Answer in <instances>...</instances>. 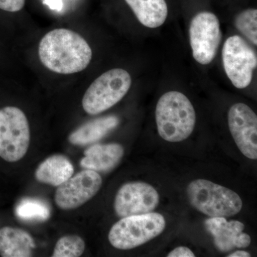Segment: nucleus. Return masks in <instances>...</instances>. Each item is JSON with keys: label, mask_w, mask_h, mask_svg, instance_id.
I'll return each instance as SVG.
<instances>
[{"label": "nucleus", "mask_w": 257, "mask_h": 257, "mask_svg": "<svg viewBox=\"0 0 257 257\" xmlns=\"http://www.w3.org/2000/svg\"><path fill=\"white\" fill-rule=\"evenodd\" d=\"M39 57L46 68L55 73L71 74L84 70L92 58L85 39L67 29H55L46 34L39 45Z\"/></svg>", "instance_id": "obj_1"}, {"label": "nucleus", "mask_w": 257, "mask_h": 257, "mask_svg": "<svg viewBox=\"0 0 257 257\" xmlns=\"http://www.w3.org/2000/svg\"><path fill=\"white\" fill-rule=\"evenodd\" d=\"M157 131L170 143H180L192 135L196 112L192 102L183 93L171 91L159 99L155 111Z\"/></svg>", "instance_id": "obj_2"}, {"label": "nucleus", "mask_w": 257, "mask_h": 257, "mask_svg": "<svg viewBox=\"0 0 257 257\" xmlns=\"http://www.w3.org/2000/svg\"><path fill=\"white\" fill-rule=\"evenodd\" d=\"M187 195L194 209L209 217H229L242 209V200L237 193L207 179L189 183Z\"/></svg>", "instance_id": "obj_3"}, {"label": "nucleus", "mask_w": 257, "mask_h": 257, "mask_svg": "<svg viewBox=\"0 0 257 257\" xmlns=\"http://www.w3.org/2000/svg\"><path fill=\"white\" fill-rule=\"evenodd\" d=\"M165 226V217L160 213L126 216L113 225L108 239L117 249H132L155 239Z\"/></svg>", "instance_id": "obj_4"}, {"label": "nucleus", "mask_w": 257, "mask_h": 257, "mask_svg": "<svg viewBox=\"0 0 257 257\" xmlns=\"http://www.w3.org/2000/svg\"><path fill=\"white\" fill-rule=\"evenodd\" d=\"M131 85V76L125 69H110L88 87L83 96V109L90 115L108 110L124 97Z\"/></svg>", "instance_id": "obj_5"}, {"label": "nucleus", "mask_w": 257, "mask_h": 257, "mask_svg": "<svg viewBox=\"0 0 257 257\" xmlns=\"http://www.w3.org/2000/svg\"><path fill=\"white\" fill-rule=\"evenodd\" d=\"M30 143V125L25 113L16 106L0 109V157L18 162L26 155Z\"/></svg>", "instance_id": "obj_6"}, {"label": "nucleus", "mask_w": 257, "mask_h": 257, "mask_svg": "<svg viewBox=\"0 0 257 257\" xmlns=\"http://www.w3.org/2000/svg\"><path fill=\"white\" fill-rule=\"evenodd\" d=\"M223 65L226 75L237 89L251 84L256 68V54L242 37L234 35L224 42L222 49Z\"/></svg>", "instance_id": "obj_7"}, {"label": "nucleus", "mask_w": 257, "mask_h": 257, "mask_svg": "<svg viewBox=\"0 0 257 257\" xmlns=\"http://www.w3.org/2000/svg\"><path fill=\"white\" fill-rule=\"evenodd\" d=\"M192 55L198 63L206 65L212 62L221 41L219 19L209 12H202L193 18L189 27Z\"/></svg>", "instance_id": "obj_8"}, {"label": "nucleus", "mask_w": 257, "mask_h": 257, "mask_svg": "<svg viewBox=\"0 0 257 257\" xmlns=\"http://www.w3.org/2000/svg\"><path fill=\"white\" fill-rule=\"evenodd\" d=\"M102 184V178L98 172L84 170L71 177L59 186L55 201L62 210L77 209L97 194Z\"/></svg>", "instance_id": "obj_9"}, {"label": "nucleus", "mask_w": 257, "mask_h": 257, "mask_svg": "<svg viewBox=\"0 0 257 257\" xmlns=\"http://www.w3.org/2000/svg\"><path fill=\"white\" fill-rule=\"evenodd\" d=\"M160 203V195L150 184L132 182L120 187L114 199V211L120 218L153 212Z\"/></svg>", "instance_id": "obj_10"}, {"label": "nucleus", "mask_w": 257, "mask_h": 257, "mask_svg": "<svg viewBox=\"0 0 257 257\" xmlns=\"http://www.w3.org/2000/svg\"><path fill=\"white\" fill-rule=\"evenodd\" d=\"M228 124L236 146L245 157L257 159V116L246 104L237 103L228 113Z\"/></svg>", "instance_id": "obj_11"}, {"label": "nucleus", "mask_w": 257, "mask_h": 257, "mask_svg": "<svg viewBox=\"0 0 257 257\" xmlns=\"http://www.w3.org/2000/svg\"><path fill=\"white\" fill-rule=\"evenodd\" d=\"M204 226L212 235L214 246L221 252H228L235 248H246L251 243V237L243 232L244 224L241 221L210 217L205 221Z\"/></svg>", "instance_id": "obj_12"}, {"label": "nucleus", "mask_w": 257, "mask_h": 257, "mask_svg": "<svg viewBox=\"0 0 257 257\" xmlns=\"http://www.w3.org/2000/svg\"><path fill=\"white\" fill-rule=\"evenodd\" d=\"M124 150L117 143L94 145L84 152L80 166L84 170L109 172L114 170L124 156Z\"/></svg>", "instance_id": "obj_13"}, {"label": "nucleus", "mask_w": 257, "mask_h": 257, "mask_svg": "<svg viewBox=\"0 0 257 257\" xmlns=\"http://www.w3.org/2000/svg\"><path fill=\"white\" fill-rule=\"evenodd\" d=\"M35 246V240L28 231L10 226L0 229V256H31Z\"/></svg>", "instance_id": "obj_14"}, {"label": "nucleus", "mask_w": 257, "mask_h": 257, "mask_svg": "<svg viewBox=\"0 0 257 257\" xmlns=\"http://www.w3.org/2000/svg\"><path fill=\"white\" fill-rule=\"evenodd\" d=\"M71 161L64 155H52L40 164L35 171V178L39 182L59 187L74 175Z\"/></svg>", "instance_id": "obj_15"}, {"label": "nucleus", "mask_w": 257, "mask_h": 257, "mask_svg": "<svg viewBox=\"0 0 257 257\" xmlns=\"http://www.w3.org/2000/svg\"><path fill=\"white\" fill-rule=\"evenodd\" d=\"M119 119L116 116H104L85 123L69 136L72 145L84 146L99 141L118 126Z\"/></svg>", "instance_id": "obj_16"}, {"label": "nucleus", "mask_w": 257, "mask_h": 257, "mask_svg": "<svg viewBox=\"0 0 257 257\" xmlns=\"http://www.w3.org/2000/svg\"><path fill=\"white\" fill-rule=\"evenodd\" d=\"M139 22L148 28L162 26L168 16L165 0H125Z\"/></svg>", "instance_id": "obj_17"}, {"label": "nucleus", "mask_w": 257, "mask_h": 257, "mask_svg": "<svg viewBox=\"0 0 257 257\" xmlns=\"http://www.w3.org/2000/svg\"><path fill=\"white\" fill-rule=\"evenodd\" d=\"M19 218L25 220L46 221L50 216V208L37 199H24L16 208Z\"/></svg>", "instance_id": "obj_18"}, {"label": "nucleus", "mask_w": 257, "mask_h": 257, "mask_svg": "<svg viewBox=\"0 0 257 257\" xmlns=\"http://www.w3.org/2000/svg\"><path fill=\"white\" fill-rule=\"evenodd\" d=\"M85 250V242L81 236L77 235H66L57 241L53 257H79L82 256Z\"/></svg>", "instance_id": "obj_19"}, {"label": "nucleus", "mask_w": 257, "mask_h": 257, "mask_svg": "<svg viewBox=\"0 0 257 257\" xmlns=\"http://www.w3.org/2000/svg\"><path fill=\"white\" fill-rule=\"evenodd\" d=\"M235 28L249 40L257 45V10L247 9L240 13L234 20Z\"/></svg>", "instance_id": "obj_20"}, {"label": "nucleus", "mask_w": 257, "mask_h": 257, "mask_svg": "<svg viewBox=\"0 0 257 257\" xmlns=\"http://www.w3.org/2000/svg\"><path fill=\"white\" fill-rule=\"evenodd\" d=\"M25 5V0H0V10L10 13L20 11Z\"/></svg>", "instance_id": "obj_21"}, {"label": "nucleus", "mask_w": 257, "mask_h": 257, "mask_svg": "<svg viewBox=\"0 0 257 257\" xmlns=\"http://www.w3.org/2000/svg\"><path fill=\"white\" fill-rule=\"evenodd\" d=\"M168 257H194V252L186 246H179V247L175 248V249L172 250L167 255Z\"/></svg>", "instance_id": "obj_22"}, {"label": "nucleus", "mask_w": 257, "mask_h": 257, "mask_svg": "<svg viewBox=\"0 0 257 257\" xmlns=\"http://www.w3.org/2000/svg\"><path fill=\"white\" fill-rule=\"evenodd\" d=\"M44 4L47 5L51 10L60 12L63 8L62 0H43Z\"/></svg>", "instance_id": "obj_23"}, {"label": "nucleus", "mask_w": 257, "mask_h": 257, "mask_svg": "<svg viewBox=\"0 0 257 257\" xmlns=\"http://www.w3.org/2000/svg\"><path fill=\"white\" fill-rule=\"evenodd\" d=\"M251 254L247 251H243V250H237L234 252L230 253L227 257H250Z\"/></svg>", "instance_id": "obj_24"}]
</instances>
